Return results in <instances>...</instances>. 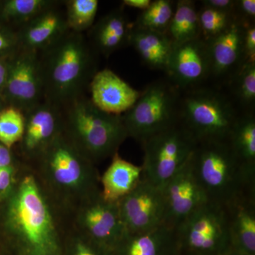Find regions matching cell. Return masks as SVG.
<instances>
[{"instance_id": "cell-9", "label": "cell", "mask_w": 255, "mask_h": 255, "mask_svg": "<svg viewBox=\"0 0 255 255\" xmlns=\"http://www.w3.org/2000/svg\"><path fill=\"white\" fill-rule=\"evenodd\" d=\"M179 255H224L231 251L225 206L207 201L175 228Z\"/></svg>"}, {"instance_id": "cell-29", "label": "cell", "mask_w": 255, "mask_h": 255, "mask_svg": "<svg viewBox=\"0 0 255 255\" xmlns=\"http://www.w3.org/2000/svg\"><path fill=\"white\" fill-rule=\"evenodd\" d=\"M64 2L69 31L82 33L92 27L98 11L97 0H68Z\"/></svg>"}, {"instance_id": "cell-32", "label": "cell", "mask_w": 255, "mask_h": 255, "mask_svg": "<svg viewBox=\"0 0 255 255\" xmlns=\"http://www.w3.org/2000/svg\"><path fill=\"white\" fill-rule=\"evenodd\" d=\"M20 48L17 31L0 24V58H11Z\"/></svg>"}, {"instance_id": "cell-26", "label": "cell", "mask_w": 255, "mask_h": 255, "mask_svg": "<svg viewBox=\"0 0 255 255\" xmlns=\"http://www.w3.org/2000/svg\"><path fill=\"white\" fill-rule=\"evenodd\" d=\"M57 4L58 1L52 0H6L0 4V19L21 28Z\"/></svg>"}, {"instance_id": "cell-36", "label": "cell", "mask_w": 255, "mask_h": 255, "mask_svg": "<svg viewBox=\"0 0 255 255\" xmlns=\"http://www.w3.org/2000/svg\"><path fill=\"white\" fill-rule=\"evenodd\" d=\"M244 54L246 60L255 61V23L248 24L245 30Z\"/></svg>"}, {"instance_id": "cell-33", "label": "cell", "mask_w": 255, "mask_h": 255, "mask_svg": "<svg viewBox=\"0 0 255 255\" xmlns=\"http://www.w3.org/2000/svg\"><path fill=\"white\" fill-rule=\"evenodd\" d=\"M70 255H112L110 252L84 236L72 242Z\"/></svg>"}, {"instance_id": "cell-35", "label": "cell", "mask_w": 255, "mask_h": 255, "mask_svg": "<svg viewBox=\"0 0 255 255\" xmlns=\"http://www.w3.org/2000/svg\"><path fill=\"white\" fill-rule=\"evenodd\" d=\"M14 165L0 167V197L9 196L12 191L14 177Z\"/></svg>"}, {"instance_id": "cell-2", "label": "cell", "mask_w": 255, "mask_h": 255, "mask_svg": "<svg viewBox=\"0 0 255 255\" xmlns=\"http://www.w3.org/2000/svg\"><path fill=\"white\" fill-rule=\"evenodd\" d=\"M6 222L23 255H60L53 216L33 176H25L10 194Z\"/></svg>"}, {"instance_id": "cell-6", "label": "cell", "mask_w": 255, "mask_h": 255, "mask_svg": "<svg viewBox=\"0 0 255 255\" xmlns=\"http://www.w3.org/2000/svg\"><path fill=\"white\" fill-rule=\"evenodd\" d=\"M40 157L48 181L60 192L82 196L83 201L100 192L94 163L82 155L63 130Z\"/></svg>"}, {"instance_id": "cell-17", "label": "cell", "mask_w": 255, "mask_h": 255, "mask_svg": "<svg viewBox=\"0 0 255 255\" xmlns=\"http://www.w3.org/2000/svg\"><path fill=\"white\" fill-rule=\"evenodd\" d=\"M90 87L92 103L100 110L113 115L125 114L141 94L110 69L96 72Z\"/></svg>"}, {"instance_id": "cell-24", "label": "cell", "mask_w": 255, "mask_h": 255, "mask_svg": "<svg viewBox=\"0 0 255 255\" xmlns=\"http://www.w3.org/2000/svg\"><path fill=\"white\" fill-rule=\"evenodd\" d=\"M230 144L248 182L255 185V117L254 112L239 116L230 134Z\"/></svg>"}, {"instance_id": "cell-18", "label": "cell", "mask_w": 255, "mask_h": 255, "mask_svg": "<svg viewBox=\"0 0 255 255\" xmlns=\"http://www.w3.org/2000/svg\"><path fill=\"white\" fill-rule=\"evenodd\" d=\"M231 250L255 255V191L240 196L228 205Z\"/></svg>"}, {"instance_id": "cell-38", "label": "cell", "mask_w": 255, "mask_h": 255, "mask_svg": "<svg viewBox=\"0 0 255 255\" xmlns=\"http://www.w3.org/2000/svg\"><path fill=\"white\" fill-rule=\"evenodd\" d=\"M14 157L11 149L0 142V167H9L14 165Z\"/></svg>"}, {"instance_id": "cell-37", "label": "cell", "mask_w": 255, "mask_h": 255, "mask_svg": "<svg viewBox=\"0 0 255 255\" xmlns=\"http://www.w3.org/2000/svg\"><path fill=\"white\" fill-rule=\"evenodd\" d=\"M236 1L235 0H203L201 2L204 6L234 14Z\"/></svg>"}, {"instance_id": "cell-20", "label": "cell", "mask_w": 255, "mask_h": 255, "mask_svg": "<svg viewBox=\"0 0 255 255\" xmlns=\"http://www.w3.org/2000/svg\"><path fill=\"white\" fill-rule=\"evenodd\" d=\"M68 31L65 14L55 5L19 28L20 48L39 53Z\"/></svg>"}, {"instance_id": "cell-19", "label": "cell", "mask_w": 255, "mask_h": 255, "mask_svg": "<svg viewBox=\"0 0 255 255\" xmlns=\"http://www.w3.org/2000/svg\"><path fill=\"white\" fill-rule=\"evenodd\" d=\"M112 255H179L175 229L162 224L148 232H126Z\"/></svg>"}, {"instance_id": "cell-12", "label": "cell", "mask_w": 255, "mask_h": 255, "mask_svg": "<svg viewBox=\"0 0 255 255\" xmlns=\"http://www.w3.org/2000/svg\"><path fill=\"white\" fill-rule=\"evenodd\" d=\"M118 205L126 232H148L163 223L162 189L144 179L130 194L119 201Z\"/></svg>"}, {"instance_id": "cell-30", "label": "cell", "mask_w": 255, "mask_h": 255, "mask_svg": "<svg viewBox=\"0 0 255 255\" xmlns=\"http://www.w3.org/2000/svg\"><path fill=\"white\" fill-rule=\"evenodd\" d=\"M24 114L18 109L6 106L0 112V142L11 149L21 142L24 131Z\"/></svg>"}, {"instance_id": "cell-15", "label": "cell", "mask_w": 255, "mask_h": 255, "mask_svg": "<svg viewBox=\"0 0 255 255\" xmlns=\"http://www.w3.org/2000/svg\"><path fill=\"white\" fill-rule=\"evenodd\" d=\"M61 111L59 107L44 100L25 112L24 131L21 140L25 155L40 157L63 130Z\"/></svg>"}, {"instance_id": "cell-28", "label": "cell", "mask_w": 255, "mask_h": 255, "mask_svg": "<svg viewBox=\"0 0 255 255\" xmlns=\"http://www.w3.org/2000/svg\"><path fill=\"white\" fill-rule=\"evenodd\" d=\"M233 95L246 112H254L255 105V61L246 60L230 78Z\"/></svg>"}, {"instance_id": "cell-22", "label": "cell", "mask_w": 255, "mask_h": 255, "mask_svg": "<svg viewBox=\"0 0 255 255\" xmlns=\"http://www.w3.org/2000/svg\"><path fill=\"white\" fill-rule=\"evenodd\" d=\"M132 28L123 10L114 9L101 18L92 28V44L97 51L109 56L129 44Z\"/></svg>"}, {"instance_id": "cell-10", "label": "cell", "mask_w": 255, "mask_h": 255, "mask_svg": "<svg viewBox=\"0 0 255 255\" xmlns=\"http://www.w3.org/2000/svg\"><path fill=\"white\" fill-rule=\"evenodd\" d=\"M1 97L6 106L23 114L43 102V75L39 53L20 48L10 58L7 79Z\"/></svg>"}, {"instance_id": "cell-16", "label": "cell", "mask_w": 255, "mask_h": 255, "mask_svg": "<svg viewBox=\"0 0 255 255\" xmlns=\"http://www.w3.org/2000/svg\"><path fill=\"white\" fill-rule=\"evenodd\" d=\"M248 24L235 17L225 31L206 41L211 61V76L230 80L246 61L243 41Z\"/></svg>"}, {"instance_id": "cell-7", "label": "cell", "mask_w": 255, "mask_h": 255, "mask_svg": "<svg viewBox=\"0 0 255 255\" xmlns=\"http://www.w3.org/2000/svg\"><path fill=\"white\" fill-rule=\"evenodd\" d=\"M181 92L169 80L152 82L122 115L128 136L140 144L179 122Z\"/></svg>"}, {"instance_id": "cell-40", "label": "cell", "mask_w": 255, "mask_h": 255, "mask_svg": "<svg viewBox=\"0 0 255 255\" xmlns=\"http://www.w3.org/2000/svg\"><path fill=\"white\" fill-rule=\"evenodd\" d=\"M151 1L150 0H124L123 4L143 11L150 6Z\"/></svg>"}, {"instance_id": "cell-34", "label": "cell", "mask_w": 255, "mask_h": 255, "mask_svg": "<svg viewBox=\"0 0 255 255\" xmlns=\"http://www.w3.org/2000/svg\"><path fill=\"white\" fill-rule=\"evenodd\" d=\"M234 15L242 21L246 23H255V0H238L236 1Z\"/></svg>"}, {"instance_id": "cell-23", "label": "cell", "mask_w": 255, "mask_h": 255, "mask_svg": "<svg viewBox=\"0 0 255 255\" xmlns=\"http://www.w3.org/2000/svg\"><path fill=\"white\" fill-rule=\"evenodd\" d=\"M129 44L149 68L165 71L173 42L166 33L135 27L132 25Z\"/></svg>"}, {"instance_id": "cell-14", "label": "cell", "mask_w": 255, "mask_h": 255, "mask_svg": "<svg viewBox=\"0 0 255 255\" xmlns=\"http://www.w3.org/2000/svg\"><path fill=\"white\" fill-rule=\"evenodd\" d=\"M162 192L164 201L162 224L174 229L208 201L194 173L191 157L165 184Z\"/></svg>"}, {"instance_id": "cell-5", "label": "cell", "mask_w": 255, "mask_h": 255, "mask_svg": "<svg viewBox=\"0 0 255 255\" xmlns=\"http://www.w3.org/2000/svg\"><path fill=\"white\" fill-rule=\"evenodd\" d=\"M181 95L179 122L198 142L228 140L241 115L233 100L209 87H198Z\"/></svg>"}, {"instance_id": "cell-21", "label": "cell", "mask_w": 255, "mask_h": 255, "mask_svg": "<svg viewBox=\"0 0 255 255\" xmlns=\"http://www.w3.org/2000/svg\"><path fill=\"white\" fill-rule=\"evenodd\" d=\"M142 177V166L126 160L117 152L100 179L101 195L108 202L118 203L138 185Z\"/></svg>"}, {"instance_id": "cell-3", "label": "cell", "mask_w": 255, "mask_h": 255, "mask_svg": "<svg viewBox=\"0 0 255 255\" xmlns=\"http://www.w3.org/2000/svg\"><path fill=\"white\" fill-rule=\"evenodd\" d=\"M64 109L63 132L92 163L113 157L128 137L122 116L106 113L83 95Z\"/></svg>"}, {"instance_id": "cell-25", "label": "cell", "mask_w": 255, "mask_h": 255, "mask_svg": "<svg viewBox=\"0 0 255 255\" xmlns=\"http://www.w3.org/2000/svg\"><path fill=\"white\" fill-rule=\"evenodd\" d=\"M167 35L173 43H180L200 38L198 10L192 0H179L176 2L173 17Z\"/></svg>"}, {"instance_id": "cell-11", "label": "cell", "mask_w": 255, "mask_h": 255, "mask_svg": "<svg viewBox=\"0 0 255 255\" xmlns=\"http://www.w3.org/2000/svg\"><path fill=\"white\" fill-rule=\"evenodd\" d=\"M78 222L84 236L110 253L126 233L118 203L105 201L101 191L83 201Z\"/></svg>"}, {"instance_id": "cell-27", "label": "cell", "mask_w": 255, "mask_h": 255, "mask_svg": "<svg viewBox=\"0 0 255 255\" xmlns=\"http://www.w3.org/2000/svg\"><path fill=\"white\" fill-rule=\"evenodd\" d=\"M176 3L171 0H155L137 16L135 27L167 34Z\"/></svg>"}, {"instance_id": "cell-4", "label": "cell", "mask_w": 255, "mask_h": 255, "mask_svg": "<svg viewBox=\"0 0 255 255\" xmlns=\"http://www.w3.org/2000/svg\"><path fill=\"white\" fill-rule=\"evenodd\" d=\"M191 163L209 202L226 206L240 196L255 191V185L247 179L228 140L198 142Z\"/></svg>"}, {"instance_id": "cell-39", "label": "cell", "mask_w": 255, "mask_h": 255, "mask_svg": "<svg viewBox=\"0 0 255 255\" xmlns=\"http://www.w3.org/2000/svg\"><path fill=\"white\" fill-rule=\"evenodd\" d=\"M11 58H0V96L2 93L6 79H7L9 61Z\"/></svg>"}, {"instance_id": "cell-31", "label": "cell", "mask_w": 255, "mask_h": 255, "mask_svg": "<svg viewBox=\"0 0 255 255\" xmlns=\"http://www.w3.org/2000/svg\"><path fill=\"white\" fill-rule=\"evenodd\" d=\"M234 14L204 6L198 10L201 37L205 41L217 36L226 29L234 19Z\"/></svg>"}, {"instance_id": "cell-13", "label": "cell", "mask_w": 255, "mask_h": 255, "mask_svg": "<svg viewBox=\"0 0 255 255\" xmlns=\"http://www.w3.org/2000/svg\"><path fill=\"white\" fill-rule=\"evenodd\" d=\"M169 81L180 92L201 87L211 76L207 42L204 38L173 43L165 70Z\"/></svg>"}, {"instance_id": "cell-8", "label": "cell", "mask_w": 255, "mask_h": 255, "mask_svg": "<svg viewBox=\"0 0 255 255\" xmlns=\"http://www.w3.org/2000/svg\"><path fill=\"white\" fill-rule=\"evenodd\" d=\"M197 140L178 122L142 143V179L162 189L190 159Z\"/></svg>"}, {"instance_id": "cell-41", "label": "cell", "mask_w": 255, "mask_h": 255, "mask_svg": "<svg viewBox=\"0 0 255 255\" xmlns=\"http://www.w3.org/2000/svg\"><path fill=\"white\" fill-rule=\"evenodd\" d=\"M224 255H246L244 254H242V253H238V252L232 251V250H231V251H229L226 254H225Z\"/></svg>"}, {"instance_id": "cell-1", "label": "cell", "mask_w": 255, "mask_h": 255, "mask_svg": "<svg viewBox=\"0 0 255 255\" xmlns=\"http://www.w3.org/2000/svg\"><path fill=\"white\" fill-rule=\"evenodd\" d=\"M39 56L44 100L60 109L81 96L96 73L91 48L82 33L67 31Z\"/></svg>"}]
</instances>
